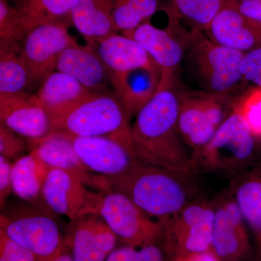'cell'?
I'll return each instance as SVG.
<instances>
[{
    "label": "cell",
    "instance_id": "cell-8",
    "mask_svg": "<svg viewBox=\"0 0 261 261\" xmlns=\"http://www.w3.org/2000/svg\"><path fill=\"white\" fill-rule=\"evenodd\" d=\"M227 96L198 92L178 96V129L187 145L202 151L209 143L228 116Z\"/></svg>",
    "mask_w": 261,
    "mask_h": 261
},
{
    "label": "cell",
    "instance_id": "cell-9",
    "mask_svg": "<svg viewBox=\"0 0 261 261\" xmlns=\"http://www.w3.org/2000/svg\"><path fill=\"white\" fill-rule=\"evenodd\" d=\"M67 22L42 24L28 31L20 48L33 82H41L57 69L58 57L65 49L78 44L68 32Z\"/></svg>",
    "mask_w": 261,
    "mask_h": 261
},
{
    "label": "cell",
    "instance_id": "cell-10",
    "mask_svg": "<svg viewBox=\"0 0 261 261\" xmlns=\"http://www.w3.org/2000/svg\"><path fill=\"white\" fill-rule=\"evenodd\" d=\"M100 193L88 190L70 173L51 168L44 180L41 197L51 212L73 221L86 215L96 214Z\"/></svg>",
    "mask_w": 261,
    "mask_h": 261
},
{
    "label": "cell",
    "instance_id": "cell-18",
    "mask_svg": "<svg viewBox=\"0 0 261 261\" xmlns=\"http://www.w3.org/2000/svg\"><path fill=\"white\" fill-rule=\"evenodd\" d=\"M135 39L152 58L161 70L163 85H173L176 70L183 59L185 47L166 30L156 28L148 21L127 34Z\"/></svg>",
    "mask_w": 261,
    "mask_h": 261
},
{
    "label": "cell",
    "instance_id": "cell-26",
    "mask_svg": "<svg viewBox=\"0 0 261 261\" xmlns=\"http://www.w3.org/2000/svg\"><path fill=\"white\" fill-rule=\"evenodd\" d=\"M32 84L18 44L0 47V94L25 92Z\"/></svg>",
    "mask_w": 261,
    "mask_h": 261
},
{
    "label": "cell",
    "instance_id": "cell-24",
    "mask_svg": "<svg viewBox=\"0 0 261 261\" xmlns=\"http://www.w3.org/2000/svg\"><path fill=\"white\" fill-rule=\"evenodd\" d=\"M49 168L34 150L12 164L13 192L21 200L35 202L39 197Z\"/></svg>",
    "mask_w": 261,
    "mask_h": 261
},
{
    "label": "cell",
    "instance_id": "cell-25",
    "mask_svg": "<svg viewBox=\"0 0 261 261\" xmlns=\"http://www.w3.org/2000/svg\"><path fill=\"white\" fill-rule=\"evenodd\" d=\"M76 0H18V10L27 32L42 24L70 22Z\"/></svg>",
    "mask_w": 261,
    "mask_h": 261
},
{
    "label": "cell",
    "instance_id": "cell-39",
    "mask_svg": "<svg viewBox=\"0 0 261 261\" xmlns=\"http://www.w3.org/2000/svg\"><path fill=\"white\" fill-rule=\"evenodd\" d=\"M51 261H74V260H73L70 252L65 251L64 248L63 252L58 257H56L54 260Z\"/></svg>",
    "mask_w": 261,
    "mask_h": 261
},
{
    "label": "cell",
    "instance_id": "cell-32",
    "mask_svg": "<svg viewBox=\"0 0 261 261\" xmlns=\"http://www.w3.org/2000/svg\"><path fill=\"white\" fill-rule=\"evenodd\" d=\"M236 108L245 116L253 135L261 136V88L248 94Z\"/></svg>",
    "mask_w": 261,
    "mask_h": 261
},
{
    "label": "cell",
    "instance_id": "cell-15",
    "mask_svg": "<svg viewBox=\"0 0 261 261\" xmlns=\"http://www.w3.org/2000/svg\"><path fill=\"white\" fill-rule=\"evenodd\" d=\"M72 137L77 154L86 166L97 174L115 177L140 162L124 146L112 139Z\"/></svg>",
    "mask_w": 261,
    "mask_h": 261
},
{
    "label": "cell",
    "instance_id": "cell-35",
    "mask_svg": "<svg viewBox=\"0 0 261 261\" xmlns=\"http://www.w3.org/2000/svg\"><path fill=\"white\" fill-rule=\"evenodd\" d=\"M0 261H39L37 257L0 230Z\"/></svg>",
    "mask_w": 261,
    "mask_h": 261
},
{
    "label": "cell",
    "instance_id": "cell-12",
    "mask_svg": "<svg viewBox=\"0 0 261 261\" xmlns=\"http://www.w3.org/2000/svg\"><path fill=\"white\" fill-rule=\"evenodd\" d=\"M254 137L245 116L236 108L223 122L202 152L206 162L211 166L244 162L253 154Z\"/></svg>",
    "mask_w": 261,
    "mask_h": 261
},
{
    "label": "cell",
    "instance_id": "cell-2",
    "mask_svg": "<svg viewBox=\"0 0 261 261\" xmlns=\"http://www.w3.org/2000/svg\"><path fill=\"white\" fill-rule=\"evenodd\" d=\"M244 53L211 41L203 31L194 29L185 45L183 74L198 92L228 95L241 81Z\"/></svg>",
    "mask_w": 261,
    "mask_h": 261
},
{
    "label": "cell",
    "instance_id": "cell-36",
    "mask_svg": "<svg viewBox=\"0 0 261 261\" xmlns=\"http://www.w3.org/2000/svg\"><path fill=\"white\" fill-rule=\"evenodd\" d=\"M12 164L9 160L0 155V205L2 208L5 205V201L13 192L11 181Z\"/></svg>",
    "mask_w": 261,
    "mask_h": 261
},
{
    "label": "cell",
    "instance_id": "cell-30",
    "mask_svg": "<svg viewBox=\"0 0 261 261\" xmlns=\"http://www.w3.org/2000/svg\"><path fill=\"white\" fill-rule=\"evenodd\" d=\"M27 30L16 8L8 0H0V47H9L23 42Z\"/></svg>",
    "mask_w": 261,
    "mask_h": 261
},
{
    "label": "cell",
    "instance_id": "cell-27",
    "mask_svg": "<svg viewBox=\"0 0 261 261\" xmlns=\"http://www.w3.org/2000/svg\"><path fill=\"white\" fill-rule=\"evenodd\" d=\"M236 202L255 235L257 257L261 261V176L249 178L240 185Z\"/></svg>",
    "mask_w": 261,
    "mask_h": 261
},
{
    "label": "cell",
    "instance_id": "cell-34",
    "mask_svg": "<svg viewBox=\"0 0 261 261\" xmlns=\"http://www.w3.org/2000/svg\"><path fill=\"white\" fill-rule=\"evenodd\" d=\"M240 73L243 81L251 82L261 88V47L244 53Z\"/></svg>",
    "mask_w": 261,
    "mask_h": 261
},
{
    "label": "cell",
    "instance_id": "cell-19",
    "mask_svg": "<svg viewBox=\"0 0 261 261\" xmlns=\"http://www.w3.org/2000/svg\"><path fill=\"white\" fill-rule=\"evenodd\" d=\"M56 70L70 75L94 93H108L111 85L106 65L89 44L65 49L58 57Z\"/></svg>",
    "mask_w": 261,
    "mask_h": 261
},
{
    "label": "cell",
    "instance_id": "cell-38",
    "mask_svg": "<svg viewBox=\"0 0 261 261\" xmlns=\"http://www.w3.org/2000/svg\"><path fill=\"white\" fill-rule=\"evenodd\" d=\"M168 261H220L211 250L171 257Z\"/></svg>",
    "mask_w": 261,
    "mask_h": 261
},
{
    "label": "cell",
    "instance_id": "cell-5",
    "mask_svg": "<svg viewBox=\"0 0 261 261\" xmlns=\"http://www.w3.org/2000/svg\"><path fill=\"white\" fill-rule=\"evenodd\" d=\"M0 230L32 252L39 261H51L64 250V240L49 213L20 207L0 216Z\"/></svg>",
    "mask_w": 261,
    "mask_h": 261
},
{
    "label": "cell",
    "instance_id": "cell-28",
    "mask_svg": "<svg viewBox=\"0 0 261 261\" xmlns=\"http://www.w3.org/2000/svg\"><path fill=\"white\" fill-rule=\"evenodd\" d=\"M158 5V0H113V20L117 32L127 34L148 21Z\"/></svg>",
    "mask_w": 261,
    "mask_h": 261
},
{
    "label": "cell",
    "instance_id": "cell-7",
    "mask_svg": "<svg viewBox=\"0 0 261 261\" xmlns=\"http://www.w3.org/2000/svg\"><path fill=\"white\" fill-rule=\"evenodd\" d=\"M214 215L207 206L192 205L160 219L165 252L173 257L211 250Z\"/></svg>",
    "mask_w": 261,
    "mask_h": 261
},
{
    "label": "cell",
    "instance_id": "cell-4",
    "mask_svg": "<svg viewBox=\"0 0 261 261\" xmlns=\"http://www.w3.org/2000/svg\"><path fill=\"white\" fill-rule=\"evenodd\" d=\"M53 127V132H63L73 137L112 139L134 155L130 120L114 92L96 94L55 121Z\"/></svg>",
    "mask_w": 261,
    "mask_h": 261
},
{
    "label": "cell",
    "instance_id": "cell-13",
    "mask_svg": "<svg viewBox=\"0 0 261 261\" xmlns=\"http://www.w3.org/2000/svg\"><path fill=\"white\" fill-rule=\"evenodd\" d=\"M30 144L33 145L32 150L50 169L57 168L66 171L86 186L98 191H109L108 178L89 169L77 154L72 135L55 132L45 138Z\"/></svg>",
    "mask_w": 261,
    "mask_h": 261
},
{
    "label": "cell",
    "instance_id": "cell-37",
    "mask_svg": "<svg viewBox=\"0 0 261 261\" xmlns=\"http://www.w3.org/2000/svg\"><path fill=\"white\" fill-rule=\"evenodd\" d=\"M234 4L245 18L261 25V0H234Z\"/></svg>",
    "mask_w": 261,
    "mask_h": 261
},
{
    "label": "cell",
    "instance_id": "cell-3",
    "mask_svg": "<svg viewBox=\"0 0 261 261\" xmlns=\"http://www.w3.org/2000/svg\"><path fill=\"white\" fill-rule=\"evenodd\" d=\"M174 175L163 168L139 162L123 174L107 178L110 190L126 196L149 217L161 219L185 207L186 194Z\"/></svg>",
    "mask_w": 261,
    "mask_h": 261
},
{
    "label": "cell",
    "instance_id": "cell-14",
    "mask_svg": "<svg viewBox=\"0 0 261 261\" xmlns=\"http://www.w3.org/2000/svg\"><path fill=\"white\" fill-rule=\"evenodd\" d=\"M117 237L97 214H88L70 221L64 247L74 261H105L116 248Z\"/></svg>",
    "mask_w": 261,
    "mask_h": 261
},
{
    "label": "cell",
    "instance_id": "cell-21",
    "mask_svg": "<svg viewBox=\"0 0 261 261\" xmlns=\"http://www.w3.org/2000/svg\"><path fill=\"white\" fill-rule=\"evenodd\" d=\"M89 44L106 65L111 80L132 70L157 65L138 42L124 34L117 33Z\"/></svg>",
    "mask_w": 261,
    "mask_h": 261
},
{
    "label": "cell",
    "instance_id": "cell-33",
    "mask_svg": "<svg viewBox=\"0 0 261 261\" xmlns=\"http://www.w3.org/2000/svg\"><path fill=\"white\" fill-rule=\"evenodd\" d=\"M23 137L0 123V155L11 161L20 158L27 148Z\"/></svg>",
    "mask_w": 261,
    "mask_h": 261
},
{
    "label": "cell",
    "instance_id": "cell-20",
    "mask_svg": "<svg viewBox=\"0 0 261 261\" xmlns=\"http://www.w3.org/2000/svg\"><path fill=\"white\" fill-rule=\"evenodd\" d=\"M96 94L70 75L56 70L42 81L36 96L53 124Z\"/></svg>",
    "mask_w": 261,
    "mask_h": 261
},
{
    "label": "cell",
    "instance_id": "cell-11",
    "mask_svg": "<svg viewBox=\"0 0 261 261\" xmlns=\"http://www.w3.org/2000/svg\"><path fill=\"white\" fill-rule=\"evenodd\" d=\"M0 123L30 143L53 133V121L36 94H0Z\"/></svg>",
    "mask_w": 261,
    "mask_h": 261
},
{
    "label": "cell",
    "instance_id": "cell-1",
    "mask_svg": "<svg viewBox=\"0 0 261 261\" xmlns=\"http://www.w3.org/2000/svg\"><path fill=\"white\" fill-rule=\"evenodd\" d=\"M172 87L159 84L153 97L137 113L130 125L132 149L141 163L185 174L191 161L178 129L179 101Z\"/></svg>",
    "mask_w": 261,
    "mask_h": 261
},
{
    "label": "cell",
    "instance_id": "cell-6",
    "mask_svg": "<svg viewBox=\"0 0 261 261\" xmlns=\"http://www.w3.org/2000/svg\"><path fill=\"white\" fill-rule=\"evenodd\" d=\"M96 214L125 245L142 247L156 245L162 238L161 223L154 222L120 192H101Z\"/></svg>",
    "mask_w": 261,
    "mask_h": 261
},
{
    "label": "cell",
    "instance_id": "cell-29",
    "mask_svg": "<svg viewBox=\"0 0 261 261\" xmlns=\"http://www.w3.org/2000/svg\"><path fill=\"white\" fill-rule=\"evenodd\" d=\"M176 12L195 27L205 31L221 10L234 0H172Z\"/></svg>",
    "mask_w": 261,
    "mask_h": 261
},
{
    "label": "cell",
    "instance_id": "cell-22",
    "mask_svg": "<svg viewBox=\"0 0 261 261\" xmlns=\"http://www.w3.org/2000/svg\"><path fill=\"white\" fill-rule=\"evenodd\" d=\"M161 80L158 65L137 68L111 79L113 92L121 100L128 119L137 116L153 97Z\"/></svg>",
    "mask_w": 261,
    "mask_h": 261
},
{
    "label": "cell",
    "instance_id": "cell-16",
    "mask_svg": "<svg viewBox=\"0 0 261 261\" xmlns=\"http://www.w3.org/2000/svg\"><path fill=\"white\" fill-rule=\"evenodd\" d=\"M245 221L236 202L215 211L211 251L220 261H235L246 256L250 243Z\"/></svg>",
    "mask_w": 261,
    "mask_h": 261
},
{
    "label": "cell",
    "instance_id": "cell-17",
    "mask_svg": "<svg viewBox=\"0 0 261 261\" xmlns=\"http://www.w3.org/2000/svg\"><path fill=\"white\" fill-rule=\"evenodd\" d=\"M203 32L216 44L241 53L261 47V25L245 18L234 2L221 10Z\"/></svg>",
    "mask_w": 261,
    "mask_h": 261
},
{
    "label": "cell",
    "instance_id": "cell-31",
    "mask_svg": "<svg viewBox=\"0 0 261 261\" xmlns=\"http://www.w3.org/2000/svg\"><path fill=\"white\" fill-rule=\"evenodd\" d=\"M164 250L156 245L142 247H117L105 261H168Z\"/></svg>",
    "mask_w": 261,
    "mask_h": 261
},
{
    "label": "cell",
    "instance_id": "cell-23",
    "mask_svg": "<svg viewBox=\"0 0 261 261\" xmlns=\"http://www.w3.org/2000/svg\"><path fill=\"white\" fill-rule=\"evenodd\" d=\"M113 0H76L70 11V23L93 44L117 34L113 20Z\"/></svg>",
    "mask_w": 261,
    "mask_h": 261
}]
</instances>
